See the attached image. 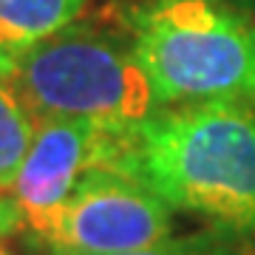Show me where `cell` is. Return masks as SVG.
<instances>
[{
  "label": "cell",
  "mask_w": 255,
  "mask_h": 255,
  "mask_svg": "<svg viewBox=\"0 0 255 255\" xmlns=\"http://www.w3.org/2000/svg\"><path fill=\"white\" fill-rule=\"evenodd\" d=\"M102 170L130 176L170 210L255 236V108L182 105L108 125Z\"/></svg>",
  "instance_id": "1"
},
{
  "label": "cell",
  "mask_w": 255,
  "mask_h": 255,
  "mask_svg": "<svg viewBox=\"0 0 255 255\" xmlns=\"http://www.w3.org/2000/svg\"><path fill=\"white\" fill-rule=\"evenodd\" d=\"M125 28L156 108H255V14L236 0H133Z\"/></svg>",
  "instance_id": "2"
},
{
  "label": "cell",
  "mask_w": 255,
  "mask_h": 255,
  "mask_svg": "<svg viewBox=\"0 0 255 255\" xmlns=\"http://www.w3.org/2000/svg\"><path fill=\"white\" fill-rule=\"evenodd\" d=\"M28 117L133 125L156 111L128 28L74 20L31 48L6 80Z\"/></svg>",
  "instance_id": "3"
},
{
  "label": "cell",
  "mask_w": 255,
  "mask_h": 255,
  "mask_svg": "<svg viewBox=\"0 0 255 255\" xmlns=\"http://www.w3.org/2000/svg\"><path fill=\"white\" fill-rule=\"evenodd\" d=\"M173 233V210L130 176L94 167L80 179L48 244L71 255H117L153 247Z\"/></svg>",
  "instance_id": "4"
},
{
  "label": "cell",
  "mask_w": 255,
  "mask_h": 255,
  "mask_svg": "<svg viewBox=\"0 0 255 255\" xmlns=\"http://www.w3.org/2000/svg\"><path fill=\"white\" fill-rule=\"evenodd\" d=\"M105 128L108 125L82 119H43L34 125V139L20 164L11 196L23 224L43 241L51 238L80 179L102 164Z\"/></svg>",
  "instance_id": "5"
},
{
  "label": "cell",
  "mask_w": 255,
  "mask_h": 255,
  "mask_svg": "<svg viewBox=\"0 0 255 255\" xmlns=\"http://www.w3.org/2000/svg\"><path fill=\"white\" fill-rule=\"evenodd\" d=\"M88 0H0V82L43 40L82 17Z\"/></svg>",
  "instance_id": "6"
},
{
  "label": "cell",
  "mask_w": 255,
  "mask_h": 255,
  "mask_svg": "<svg viewBox=\"0 0 255 255\" xmlns=\"http://www.w3.org/2000/svg\"><path fill=\"white\" fill-rule=\"evenodd\" d=\"M34 139V119L6 82H0V190H11Z\"/></svg>",
  "instance_id": "7"
},
{
  "label": "cell",
  "mask_w": 255,
  "mask_h": 255,
  "mask_svg": "<svg viewBox=\"0 0 255 255\" xmlns=\"http://www.w3.org/2000/svg\"><path fill=\"white\" fill-rule=\"evenodd\" d=\"M244 233L233 230H207L196 236L184 238H164L153 247L133 250V253H117V255H255V247L244 241ZM57 255H71V253H57Z\"/></svg>",
  "instance_id": "8"
},
{
  "label": "cell",
  "mask_w": 255,
  "mask_h": 255,
  "mask_svg": "<svg viewBox=\"0 0 255 255\" xmlns=\"http://www.w3.org/2000/svg\"><path fill=\"white\" fill-rule=\"evenodd\" d=\"M236 3L241 6V9H247L250 14H255V0H236Z\"/></svg>",
  "instance_id": "9"
},
{
  "label": "cell",
  "mask_w": 255,
  "mask_h": 255,
  "mask_svg": "<svg viewBox=\"0 0 255 255\" xmlns=\"http://www.w3.org/2000/svg\"><path fill=\"white\" fill-rule=\"evenodd\" d=\"M0 255H9V253H6V250H3V247H0Z\"/></svg>",
  "instance_id": "10"
}]
</instances>
